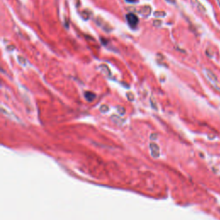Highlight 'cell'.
<instances>
[{"instance_id": "obj_1", "label": "cell", "mask_w": 220, "mask_h": 220, "mask_svg": "<svg viewBox=\"0 0 220 220\" xmlns=\"http://www.w3.org/2000/svg\"><path fill=\"white\" fill-rule=\"evenodd\" d=\"M126 21L128 22V24L132 27V28H136L138 23V18L137 17L136 15H134L133 13H129L126 15Z\"/></svg>"}, {"instance_id": "obj_2", "label": "cell", "mask_w": 220, "mask_h": 220, "mask_svg": "<svg viewBox=\"0 0 220 220\" xmlns=\"http://www.w3.org/2000/svg\"><path fill=\"white\" fill-rule=\"evenodd\" d=\"M204 71H205V74L206 75V77L208 78V79H209L211 83H216V82H217V78L216 77V75L214 74V73H213L211 70H210L205 68V69H204Z\"/></svg>"}, {"instance_id": "obj_3", "label": "cell", "mask_w": 220, "mask_h": 220, "mask_svg": "<svg viewBox=\"0 0 220 220\" xmlns=\"http://www.w3.org/2000/svg\"><path fill=\"white\" fill-rule=\"evenodd\" d=\"M151 12V8L150 6H144L141 9V11H139V14L144 17L149 16Z\"/></svg>"}, {"instance_id": "obj_4", "label": "cell", "mask_w": 220, "mask_h": 220, "mask_svg": "<svg viewBox=\"0 0 220 220\" xmlns=\"http://www.w3.org/2000/svg\"><path fill=\"white\" fill-rule=\"evenodd\" d=\"M96 96L94 93L90 92V91H86V92L84 93V97H85V99H86L88 101H93L95 100Z\"/></svg>"}, {"instance_id": "obj_5", "label": "cell", "mask_w": 220, "mask_h": 220, "mask_svg": "<svg viewBox=\"0 0 220 220\" xmlns=\"http://www.w3.org/2000/svg\"><path fill=\"white\" fill-rule=\"evenodd\" d=\"M191 2H192L193 5H194L198 8V10H199L200 11H201V12H206L205 7L202 6V5H200V3H199L198 0H191Z\"/></svg>"}, {"instance_id": "obj_6", "label": "cell", "mask_w": 220, "mask_h": 220, "mask_svg": "<svg viewBox=\"0 0 220 220\" xmlns=\"http://www.w3.org/2000/svg\"><path fill=\"white\" fill-rule=\"evenodd\" d=\"M150 148H151V151H152V156L153 157H155V152H157V154H159V148H158V146L156 144H154V143H151V144H150Z\"/></svg>"}, {"instance_id": "obj_7", "label": "cell", "mask_w": 220, "mask_h": 220, "mask_svg": "<svg viewBox=\"0 0 220 220\" xmlns=\"http://www.w3.org/2000/svg\"><path fill=\"white\" fill-rule=\"evenodd\" d=\"M111 120H112L114 122L117 123V124H121V123L124 122V121H123L122 119H121L120 117H118V116H116V115H112V116H111Z\"/></svg>"}, {"instance_id": "obj_8", "label": "cell", "mask_w": 220, "mask_h": 220, "mask_svg": "<svg viewBox=\"0 0 220 220\" xmlns=\"http://www.w3.org/2000/svg\"><path fill=\"white\" fill-rule=\"evenodd\" d=\"M166 15V13L164 11H156L154 13V16L156 17H163Z\"/></svg>"}, {"instance_id": "obj_9", "label": "cell", "mask_w": 220, "mask_h": 220, "mask_svg": "<svg viewBox=\"0 0 220 220\" xmlns=\"http://www.w3.org/2000/svg\"><path fill=\"white\" fill-rule=\"evenodd\" d=\"M151 107H152V108H154L155 110H157V103H156V101H155V99H154V97L153 96H151Z\"/></svg>"}, {"instance_id": "obj_10", "label": "cell", "mask_w": 220, "mask_h": 220, "mask_svg": "<svg viewBox=\"0 0 220 220\" xmlns=\"http://www.w3.org/2000/svg\"><path fill=\"white\" fill-rule=\"evenodd\" d=\"M100 111L101 113H107L108 111V107L107 105H101L100 107Z\"/></svg>"}, {"instance_id": "obj_11", "label": "cell", "mask_w": 220, "mask_h": 220, "mask_svg": "<svg viewBox=\"0 0 220 220\" xmlns=\"http://www.w3.org/2000/svg\"><path fill=\"white\" fill-rule=\"evenodd\" d=\"M117 111L119 112V114L121 115H124L125 112H126V109L123 107H117Z\"/></svg>"}, {"instance_id": "obj_12", "label": "cell", "mask_w": 220, "mask_h": 220, "mask_svg": "<svg viewBox=\"0 0 220 220\" xmlns=\"http://www.w3.org/2000/svg\"><path fill=\"white\" fill-rule=\"evenodd\" d=\"M101 68L102 69V71H103V72L107 73V74H110V71H109L108 68L107 67V65H101Z\"/></svg>"}, {"instance_id": "obj_13", "label": "cell", "mask_w": 220, "mask_h": 220, "mask_svg": "<svg viewBox=\"0 0 220 220\" xmlns=\"http://www.w3.org/2000/svg\"><path fill=\"white\" fill-rule=\"evenodd\" d=\"M126 96H127V98H128L129 101H133V100H134V95H133L132 92H128L127 95H126Z\"/></svg>"}, {"instance_id": "obj_14", "label": "cell", "mask_w": 220, "mask_h": 220, "mask_svg": "<svg viewBox=\"0 0 220 220\" xmlns=\"http://www.w3.org/2000/svg\"><path fill=\"white\" fill-rule=\"evenodd\" d=\"M18 61H19V63H22V65H26V61H25V59L22 58V57H18Z\"/></svg>"}, {"instance_id": "obj_15", "label": "cell", "mask_w": 220, "mask_h": 220, "mask_svg": "<svg viewBox=\"0 0 220 220\" xmlns=\"http://www.w3.org/2000/svg\"><path fill=\"white\" fill-rule=\"evenodd\" d=\"M153 23H154V26L157 27V26H160V25H161L162 22H161V21H154Z\"/></svg>"}, {"instance_id": "obj_16", "label": "cell", "mask_w": 220, "mask_h": 220, "mask_svg": "<svg viewBox=\"0 0 220 220\" xmlns=\"http://www.w3.org/2000/svg\"><path fill=\"white\" fill-rule=\"evenodd\" d=\"M126 1L128 2V3L133 4V3H136V2H137V0H126Z\"/></svg>"}, {"instance_id": "obj_17", "label": "cell", "mask_w": 220, "mask_h": 220, "mask_svg": "<svg viewBox=\"0 0 220 220\" xmlns=\"http://www.w3.org/2000/svg\"><path fill=\"white\" fill-rule=\"evenodd\" d=\"M166 1L169 2V3H173V4H174V3L175 2V0H166Z\"/></svg>"}, {"instance_id": "obj_18", "label": "cell", "mask_w": 220, "mask_h": 220, "mask_svg": "<svg viewBox=\"0 0 220 220\" xmlns=\"http://www.w3.org/2000/svg\"><path fill=\"white\" fill-rule=\"evenodd\" d=\"M217 1L218 5H219V6H220V0H217Z\"/></svg>"}]
</instances>
